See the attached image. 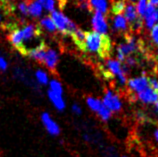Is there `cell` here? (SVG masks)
I'll return each mask as SVG.
<instances>
[{"label":"cell","instance_id":"19","mask_svg":"<svg viewBox=\"0 0 158 157\" xmlns=\"http://www.w3.org/2000/svg\"><path fill=\"white\" fill-rule=\"evenodd\" d=\"M38 25L41 28V30L44 29L49 33H54L57 30L56 27H55V24H54L51 17H49V16H46V17L41 19L38 23Z\"/></svg>","mask_w":158,"mask_h":157},{"label":"cell","instance_id":"7","mask_svg":"<svg viewBox=\"0 0 158 157\" xmlns=\"http://www.w3.org/2000/svg\"><path fill=\"white\" fill-rule=\"evenodd\" d=\"M126 86L129 91L133 93H139L140 91H142V90H144L149 86L148 77L145 75V73H143L141 76L131 78V79L127 80Z\"/></svg>","mask_w":158,"mask_h":157},{"label":"cell","instance_id":"34","mask_svg":"<svg viewBox=\"0 0 158 157\" xmlns=\"http://www.w3.org/2000/svg\"><path fill=\"white\" fill-rule=\"evenodd\" d=\"M155 108H156V110L158 111V100L155 102Z\"/></svg>","mask_w":158,"mask_h":157},{"label":"cell","instance_id":"4","mask_svg":"<svg viewBox=\"0 0 158 157\" xmlns=\"http://www.w3.org/2000/svg\"><path fill=\"white\" fill-rule=\"evenodd\" d=\"M102 103L107 109H109L112 112H119L122 108V103L119 96L110 89H105Z\"/></svg>","mask_w":158,"mask_h":157},{"label":"cell","instance_id":"9","mask_svg":"<svg viewBox=\"0 0 158 157\" xmlns=\"http://www.w3.org/2000/svg\"><path fill=\"white\" fill-rule=\"evenodd\" d=\"M137 99L145 104H152L158 100V92L148 86L142 91L137 93Z\"/></svg>","mask_w":158,"mask_h":157},{"label":"cell","instance_id":"8","mask_svg":"<svg viewBox=\"0 0 158 157\" xmlns=\"http://www.w3.org/2000/svg\"><path fill=\"white\" fill-rule=\"evenodd\" d=\"M92 27L93 30L100 34H107L108 24L104 17V15L100 12H95L92 17Z\"/></svg>","mask_w":158,"mask_h":157},{"label":"cell","instance_id":"11","mask_svg":"<svg viewBox=\"0 0 158 157\" xmlns=\"http://www.w3.org/2000/svg\"><path fill=\"white\" fill-rule=\"evenodd\" d=\"M124 11H125V16H124V17H125L126 21L128 22V26H129V27H131L132 25H134V24L138 21V20L141 19V17L138 15V13H137L136 8H135L134 4H133V3L128 2L126 4Z\"/></svg>","mask_w":158,"mask_h":157},{"label":"cell","instance_id":"24","mask_svg":"<svg viewBox=\"0 0 158 157\" xmlns=\"http://www.w3.org/2000/svg\"><path fill=\"white\" fill-rule=\"evenodd\" d=\"M97 114H98V116L101 118V120H103V121L109 120L111 117V111L109 109H107L104 105H102L100 107V109L98 110Z\"/></svg>","mask_w":158,"mask_h":157},{"label":"cell","instance_id":"32","mask_svg":"<svg viewBox=\"0 0 158 157\" xmlns=\"http://www.w3.org/2000/svg\"><path fill=\"white\" fill-rule=\"evenodd\" d=\"M154 138H155V140L158 142V128L157 129L154 131Z\"/></svg>","mask_w":158,"mask_h":157},{"label":"cell","instance_id":"5","mask_svg":"<svg viewBox=\"0 0 158 157\" xmlns=\"http://www.w3.org/2000/svg\"><path fill=\"white\" fill-rule=\"evenodd\" d=\"M58 62H59V54H58L57 51L54 50L53 48H50L47 46L41 64L44 65L45 67H46L48 70H50V71L55 72Z\"/></svg>","mask_w":158,"mask_h":157},{"label":"cell","instance_id":"35","mask_svg":"<svg viewBox=\"0 0 158 157\" xmlns=\"http://www.w3.org/2000/svg\"><path fill=\"white\" fill-rule=\"evenodd\" d=\"M1 21H2V18H1V15H0V24H1Z\"/></svg>","mask_w":158,"mask_h":157},{"label":"cell","instance_id":"26","mask_svg":"<svg viewBox=\"0 0 158 157\" xmlns=\"http://www.w3.org/2000/svg\"><path fill=\"white\" fill-rule=\"evenodd\" d=\"M150 38H151L152 43L154 44L156 47H158V24H156V25H154L151 28Z\"/></svg>","mask_w":158,"mask_h":157},{"label":"cell","instance_id":"22","mask_svg":"<svg viewBox=\"0 0 158 157\" xmlns=\"http://www.w3.org/2000/svg\"><path fill=\"white\" fill-rule=\"evenodd\" d=\"M48 87H49L48 90H50V91L59 95H63V88H62V84L60 83L59 80L51 79L48 83Z\"/></svg>","mask_w":158,"mask_h":157},{"label":"cell","instance_id":"10","mask_svg":"<svg viewBox=\"0 0 158 157\" xmlns=\"http://www.w3.org/2000/svg\"><path fill=\"white\" fill-rule=\"evenodd\" d=\"M143 18L145 20V26H146V28L151 29L155 25V22L158 21V9L155 6L151 5V4H148Z\"/></svg>","mask_w":158,"mask_h":157},{"label":"cell","instance_id":"3","mask_svg":"<svg viewBox=\"0 0 158 157\" xmlns=\"http://www.w3.org/2000/svg\"><path fill=\"white\" fill-rule=\"evenodd\" d=\"M56 29L65 36H71L77 29V25L59 11H52L50 14Z\"/></svg>","mask_w":158,"mask_h":157},{"label":"cell","instance_id":"20","mask_svg":"<svg viewBox=\"0 0 158 157\" xmlns=\"http://www.w3.org/2000/svg\"><path fill=\"white\" fill-rule=\"evenodd\" d=\"M125 6H126L125 0H117V1H114L111 5V9H110L111 14H113V15L122 14V12L125 9Z\"/></svg>","mask_w":158,"mask_h":157},{"label":"cell","instance_id":"30","mask_svg":"<svg viewBox=\"0 0 158 157\" xmlns=\"http://www.w3.org/2000/svg\"><path fill=\"white\" fill-rule=\"evenodd\" d=\"M72 111L75 114H81V107L78 104H73L72 105Z\"/></svg>","mask_w":158,"mask_h":157},{"label":"cell","instance_id":"23","mask_svg":"<svg viewBox=\"0 0 158 157\" xmlns=\"http://www.w3.org/2000/svg\"><path fill=\"white\" fill-rule=\"evenodd\" d=\"M148 6V0H138V4H137V13L141 18H143L145 14V11L147 9Z\"/></svg>","mask_w":158,"mask_h":157},{"label":"cell","instance_id":"25","mask_svg":"<svg viewBox=\"0 0 158 157\" xmlns=\"http://www.w3.org/2000/svg\"><path fill=\"white\" fill-rule=\"evenodd\" d=\"M40 4L44 7L47 11L52 12L54 10V6H55V1L54 0H38Z\"/></svg>","mask_w":158,"mask_h":157},{"label":"cell","instance_id":"16","mask_svg":"<svg viewBox=\"0 0 158 157\" xmlns=\"http://www.w3.org/2000/svg\"><path fill=\"white\" fill-rule=\"evenodd\" d=\"M43 7L37 0H31L30 2L27 4V10L28 15H31L32 17H39L42 14Z\"/></svg>","mask_w":158,"mask_h":157},{"label":"cell","instance_id":"17","mask_svg":"<svg viewBox=\"0 0 158 157\" xmlns=\"http://www.w3.org/2000/svg\"><path fill=\"white\" fill-rule=\"evenodd\" d=\"M106 67H107V71L109 72L111 75L118 76L119 74H121L123 72L121 62H119L118 60L108 59L106 61Z\"/></svg>","mask_w":158,"mask_h":157},{"label":"cell","instance_id":"2","mask_svg":"<svg viewBox=\"0 0 158 157\" xmlns=\"http://www.w3.org/2000/svg\"><path fill=\"white\" fill-rule=\"evenodd\" d=\"M85 51L95 53L100 58L106 59L112 51V41L107 34H100L95 31L86 32Z\"/></svg>","mask_w":158,"mask_h":157},{"label":"cell","instance_id":"28","mask_svg":"<svg viewBox=\"0 0 158 157\" xmlns=\"http://www.w3.org/2000/svg\"><path fill=\"white\" fill-rule=\"evenodd\" d=\"M148 83H149V87H151L152 89H154L155 91L158 92V78L149 77L148 78Z\"/></svg>","mask_w":158,"mask_h":157},{"label":"cell","instance_id":"18","mask_svg":"<svg viewBox=\"0 0 158 157\" xmlns=\"http://www.w3.org/2000/svg\"><path fill=\"white\" fill-rule=\"evenodd\" d=\"M34 79L36 84H38L39 86H46L50 81L48 73L44 69L41 68L36 69V71L34 72Z\"/></svg>","mask_w":158,"mask_h":157},{"label":"cell","instance_id":"33","mask_svg":"<svg viewBox=\"0 0 158 157\" xmlns=\"http://www.w3.org/2000/svg\"><path fill=\"white\" fill-rule=\"evenodd\" d=\"M125 1H128L130 3H136V1H138V0H125Z\"/></svg>","mask_w":158,"mask_h":157},{"label":"cell","instance_id":"14","mask_svg":"<svg viewBox=\"0 0 158 157\" xmlns=\"http://www.w3.org/2000/svg\"><path fill=\"white\" fill-rule=\"evenodd\" d=\"M88 3L91 7V10L94 9L102 14H108L109 0H88Z\"/></svg>","mask_w":158,"mask_h":157},{"label":"cell","instance_id":"36","mask_svg":"<svg viewBox=\"0 0 158 157\" xmlns=\"http://www.w3.org/2000/svg\"><path fill=\"white\" fill-rule=\"evenodd\" d=\"M123 157H125V156H123Z\"/></svg>","mask_w":158,"mask_h":157},{"label":"cell","instance_id":"15","mask_svg":"<svg viewBox=\"0 0 158 157\" xmlns=\"http://www.w3.org/2000/svg\"><path fill=\"white\" fill-rule=\"evenodd\" d=\"M85 36H86V32H84L80 28H77L76 31L70 36L72 37L74 44L81 51H85Z\"/></svg>","mask_w":158,"mask_h":157},{"label":"cell","instance_id":"13","mask_svg":"<svg viewBox=\"0 0 158 157\" xmlns=\"http://www.w3.org/2000/svg\"><path fill=\"white\" fill-rule=\"evenodd\" d=\"M47 96H48V99L50 100V102L52 103V105L54 106V108L57 109L58 111H63L66 107V104H65V101L63 97H62V95H59V94H56L50 90H48L47 91Z\"/></svg>","mask_w":158,"mask_h":157},{"label":"cell","instance_id":"27","mask_svg":"<svg viewBox=\"0 0 158 157\" xmlns=\"http://www.w3.org/2000/svg\"><path fill=\"white\" fill-rule=\"evenodd\" d=\"M9 67V64H8V61L3 55L0 54V72H5L8 70Z\"/></svg>","mask_w":158,"mask_h":157},{"label":"cell","instance_id":"21","mask_svg":"<svg viewBox=\"0 0 158 157\" xmlns=\"http://www.w3.org/2000/svg\"><path fill=\"white\" fill-rule=\"evenodd\" d=\"M86 103H87V105H88L89 108L94 111V112H98V110L100 109V107L103 105V103L102 101H100L99 99L97 98H94V97H87L86 98Z\"/></svg>","mask_w":158,"mask_h":157},{"label":"cell","instance_id":"29","mask_svg":"<svg viewBox=\"0 0 158 157\" xmlns=\"http://www.w3.org/2000/svg\"><path fill=\"white\" fill-rule=\"evenodd\" d=\"M18 9L23 16L28 15V10H27V3L25 1H22L18 4Z\"/></svg>","mask_w":158,"mask_h":157},{"label":"cell","instance_id":"31","mask_svg":"<svg viewBox=\"0 0 158 157\" xmlns=\"http://www.w3.org/2000/svg\"><path fill=\"white\" fill-rule=\"evenodd\" d=\"M149 4H151L153 6H157L158 5V0H148Z\"/></svg>","mask_w":158,"mask_h":157},{"label":"cell","instance_id":"6","mask_svg":"<svg viewBox=\"0 0 158 157\" xmlns=\"http://www.w3.org/2000/svg\"><path fill=\"white\" fill-rule=\"evenodd\" d=\"M40 120L42 125L44 126L45 130L50 135L52 136H57L60 134V126L59 124L54 121V119L52 118V116L48 112H43L40 115Z\"/></svg>","mask_w":158,"mask_h":157},{"label":"cell","instance_id":"1","mask_svg":"<svg viewBox=\"0 0 158 157\" xmlns=\"http://www.w3.org/2000/svg\"><path fill=\"white\" fill-rule=\"evenodd\" d=\"M41 35V28L38 24H24L19 28H14L8 35L10 44L23 55L29 50V45L33 40L39 39Z\"/></svg>","mask_w":158,"mask_h":157},{"label":"cell","instance_id":"12","mask_svg":"<svg viewBox=\"0 0 158 157\" xmlns=\"http://www.w3.org/2000/svg\"><path fill=\"white\" fill-rule=\"evenodd\" d=\"M113 29L117 32L123 33V34L129 33V26H128L125 17H124L122 14L114 16V18H113Z\"/></svg>","mask_w":158,"mask_h":157}]
</instances>
